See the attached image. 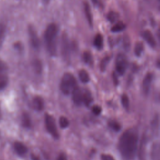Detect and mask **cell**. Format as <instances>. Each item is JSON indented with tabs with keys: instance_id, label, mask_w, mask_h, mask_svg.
<instances>
[{
	"instance_id": "11",
	"label": "cell",
	"mask_w": 160,
	"mask_h": 160,
	"mask_svg": "<svg viewBox=\"0 0 160 160\" xmlns=\"http://www.w3.org/2000/svg\"><path fill=\"white\" fill-rule=\"evenodd\" d=\"M151 159L160 160V145L159 141L154 142L151 148Z\"/></svg>"
},
{
	"instance_id": "7",
	"label": "cell",
	"mask_w": 160,
	"mask_h": 160,
	"mask_svg": "<svg viewBox=\"0 0 160 160\" xmlns=\"http://www.w3.org/2000/svg\"><path fill=\"white\" fill-rule=\"evenodd\" d=\"M28 34L32 46L35 49H38L39 47V40L34 28L31 26L28 28Z\"/></svg>"
},
{
	"instance_id": "23",
	"label": "cell",
	"mask_w": 160,
	"mask_h": 160,
	"mask_svg": "<svg viewBox=\"0 0 160 160\" xmlns=\"http://www.w3.org/2000/svg\"><path fill=\"white\" fill-rule=\"evenodd\" d=\"M144 49V46L143 44L141 42H138L136 44L135 47H134V53L136 56H140L143 51Z\"/></svg>"
},
{
	"instance_id": "30",
	"label": "cell",
	"mask_w": 160,
	"mask_h": 160,
	"mask_svg": "<svg viewBox=\"0 0 160 160\" xmlns=\"http://www.w3.org/2000/svg\"><path fill=\"white\" fill-rule=\"evenodd\" d=\"M33 68L37 73H41L42 71V65L41 61L39 60H35L33 62Z\"/></svg>"
},
{
	"instance_id": "25",
	"label": "cell",
	"mask_w": 160,
	"mask_h": 160,
	"mask_svg": "<svg viewBox=\"0 0 160 160\" xmlns=\"http://www.w3.org/2000/svg\"><path fill=\"white\" fill-rule=\"evenodd\" d=\"M121 102L124 108L126 110H128L129 108V99L127 94H123L121 96Z\"/></svg>"
},
{
	"instance_id": "17",
	"label": "cell",
	"mask_w": 160,
	"mask_h": 160,
	"mask_svg": "<svg viewBox=\"0 0 160 160\" xmlns=\"http://www.w3.org/2000/svg\"><path fill=\"white\" fill-rule=\"evenodd\" d=\"M93 44L96 48L101 50L103 47V37L101 34H98L94 39Z\"/></svg>"
},
{
	"instance_id": "20",
	"label": "cell",
	"mask_w": 160,
	"mask_h": 160,
	"mask_svg": "<svg viewBox=\"0 0 160 160\" xmlns=\"http://www.w3.org/2000/svg\"><path fill=\"white\" fill-rule=\"evenodd\" d=\"M22 125L26 128H30L31 126V121L30 116L27 113H24L21 118Z\"/></svg>"
},
{
	"instance_id": "31",
	"label": "cell",
	"mask_w": 160,
	"mask_h": 160,
	"mask_svg": "<svg viewBox=\"0 0 160 160\" xmlns=\"http://www.w3.org/2000/svg\"><path fill=\"white\" fill-rule=\"evenodd\" d=\"M92 112L95 114V115H99L101 114V108L99 106H98V105H95L93 106L92 108Z\"/></svg>"
},
{
	"instance_id": "13",
	"label": "cell",
	"mask_w": 160,
	"mask_h": 160,
	"mask_svg": "<svg viewBox=\"0 0 160 160\" xmlns=\"http://www.w3.org/2000/svg\"><path fill=\"white\" fill-rule=\"evenodd\" d=\"M14 148L15 151L19 156H24L26 154L28 151V149L26 146L21 142H15L14 144Z\"/></svg>"
},
{
	"instance_id": "10",
	"label": "cell",
	"mask_w": 160,
	"mask_h": 160,
	"mask_svg": "<svg viewBox=\"0 0 160 160\" xmlns=\"http://www.w3.org/2000/svg\"><path fill=\"white\" fill-rule=\"evenodd\" d=\"M142 36L151 48H155L156 46V40L151 31H149V30L144 31L142 33Z\"/></svg>"
},
{
	"instance_id": "29",
	"label": "cell",
	"mask_w": 160,
	"mask_h": 160,
	"mask_svg": "<svg viewBox=\"0 0 160 160\" xmlns=\"http://www.w3.org/2000/svg\"><path fill=\"white\" fill-rule=\"evenodd\" d=\"M109 60H110V58L109 56H106L102 59V61H101V63H100V69L101 71H105Z\"/></svg>"
},
{
	"instance_id": "36",
	"label": "cell",
	"mask_w": 160,
	"mask_h": 160,
	"mask_svg": "<svg viewBox=\"0 0 160 160\" xmlns=\"http://www.w3.org/2000/svg\"><path fill=\"white\" fill-rule=\"evenodd\" d=\"M94 4H98L99 3V0H92Z\"/></svg>"
},
{
	"instance_id": "32",
	"label": "cell",
	"mask_w": 160,
	"mask_h": 160,
	"mask_svg": "<svg viewBox=\"0 0 160 160\" xmlns=\"http://www.w3.org/2000/svg\"><path fill=\"white\" fill-rule=\"evenodd\" d=\"M101 160H114V159L112 156L109 154H102L101 156Z\"/></svg>"
},
{
	"instance_id": "21",
	"label": "cell",
	"mask_w": 160,
	"mask_h": 160,
	"mask_svg": "<svg viewBox=\"0 0 160 160\" xmlns=\"http://www.w3.org/2000/svg\"><path fill=\"white\" fill-rule=\"evenodd\" d=\"M79 78L81 82L87 83L89 81V76L88 72L84 69H81L79 71Z\"/></svg>"
},
{
	"instance_id": "1",
	"label": "cell",
	"mask_w": 160,
	"mask_h": 160,
	"mask_svg": "<svg viewBox=\"0 0 160 160\" xmlns=\"http://www.w3.org/2000/svg\"><path fill=\"white\" fill-rule=\"evenodd\" d=\"M138 131L135 128L126 130L118 142V149L124 160H132L135 157L138 142Z\"/></svg>"
},
{
	"instance_id": "34",
	"label": "cell",
	"mask_w": 160,
	"mask_h": 160,
	"mask_svg": "<svg viewBox=\"0 0 160 160\" xmlns=\"http://www.w3.org/2000/svg\"><path fill=\"white\" fill-rule=\"evenodd\" d=\"M113 79H114V82L115 85H118V78L116 76V74L115 73L113 74Z\"/></svg>"
},
{
	"instance_id": "6",
	"label": "cell",
	"mask_w": 160,
	"mask_h": 160,
	"mask_svg": "<svg viewBox=\"0 0 160 160\" xmlns=\"http://www.w3.org/2000/svg\"><path fill=\"white\" fill-rule=\"evenodd\" d=\"M128 65L126 58L123 54H119L116 61V69L119 75H123Z\"/></svg>"
},
{
	"instance_id": "9",
	"label": "cell",
	"mask_w": 160,
	"mask_h": 160,
	"mask_svg": "<svg viewBox=\"0 0 160 160\" xmlns=\"http://www.w3.org/2000/svg\"><path fill=\"white\" fill-rule=\"evenodd\" d=\"M72 100L78 106L81 105L82 103V90L78 87H76L72 92Z\"/></svg>"
},
{
	"instance_id": "18",
	"label": "cell",
	"mask_w": 160,
	"mask_h": 160,
	"mask_svg": "<svg viewBox=\"0 0 160 160\" xmlns=\"http://www.w3.org/2000/svg\"><path fill=\"white\" fill-rule=\"evenodd\" d=\"M69 43L68 41V38L66 36H64V38L62 39V51L64 56L65 57L68 56V54L69 53Z\"/></svg>"
},
{
	"instance_id": "15",
	"label": "cell",
	"mask_w": 160,
	"mask_h": 160,
	"mask_svg": "<svg viewBox=\"0 0 160 160\" xmlns=\"http://www.w3.org/2000/svg\"><path fill=\"white\" fill-rule=\"evenodd\" d=\"M32 106L37 111H41L44 108V101L40 96H36L32 100Z\"/></svg>"
},
{
	"instance_id": "35",
	"label": "cell",
	"mask_w": 160,
	"mask_h": 160,
	"mask_svg": "<svg viewBox=\"0 0 160 160\" xmlns=\"http://www.w3.org/2000/svg\"><path fill=\"white\" fill-rule=\"evenodd\" d=\"M31 159L32 160H39L35 155L34 154H31Z\"/></svg>"
},
{
	"instance_id": "22",
	"label": "cell",
	"mask_w": 160,
	"mask_h": 160,
	"mask_svg": "<svg viewBox=\"0 0 160 160\" xmlns=\"http://www.w3.org/2000/svg\"><path fill=\"white\" fill-rule=\"evenodd\" d=\"M6 32V27L4 24L0 22V47L2 46L5 38Z\"/></svg>"
},
{
	"instance_id": "26",
	"label": "cell",
	"mask_w": 160,
	"mask_h": 160,
	"mask_svg": "<svg viewBox=\"0 0 160 160\" xmlns=\"http://www.w3.org/2000/svg\"><path fill=\"white\" fill-rule=\"evenodd\" d=\"M83 60L86 64H92V62H93L92 57L89 52L86 51L83 53Z\"/></svg>"
},
{
	"instance_id": "19",
	"label": "cell",
	"mask_w": 160,
	"mask_h": 160,
	"mask_svg": "<svg viewBox=\"0 0 160 160\" xmlns=\"http://www.w3.org/2000/svg\"><path fill=\"white\" fill-rule=\"evenodd\" d=\"M126 28L125 24L122 21H118L111 28V31L113 32H118L123 31Z\"/></svg>"
},
{
	"instance_id": "4",
	"label": "cell",
	"mask_w": 160,
	"mask_h": 160,
	"mask_svg": "<svg viewBox=\"0 0 160 160\" xmlns=\"http://www.w3.org/2000/svg\"><path fill=\"white\" fill-rule=\"evenodd\" d=\"M44 121L46 129L49 132V133L51 134V135L54 138L58 139L59 136L58 134V131L56 125V122L54 118L49 114H46Z\"/></svg>"
},
{
	"instance_id": "37",
	"label": "cell",
	"mask_w": 160,
	"mask_h": 160,
	"mask_svg": "<svg viewBox=\"0 0 160 160\" xmlns=\"http://www.w3.org/2000/svg\"><path fill=\"white\" fill-rule=\"evenodd\" d=\"M43 1H44L45 2H46V3H48L49 1V0H42Z\"/></svg>"
},
{
	"instance_id": "8",
	"label": "cell",
	"mask_w": 160,
	"mask_h": 160,
	"mask_svg": "<svg viewBox=\"0 0 160 160\" xmlns=\"http://www.w3.org/2000/svg\"><path fill=\"white\" fill-rule=\"evenodd\" d=\"M153 74L151 72H148L144 76L142 81V91L145 95L148 94L150 91V87L151 85Z\"/></svg>"
},
{
	"instance_id": "12",
	"label": "cell",
	"mask_w": 160,
	"mask_h": 160,
	"mask_svg": "<svg viewBox=\"0 0 160 160\" xmlns=\"http://www.w3.org/2000/svg\"><path fill=\"white\" fill-rule=\"evenodd\" d=\"M146 137H143L141 144L139 146L138 156L139 160H146Z\"/></svg>"
},
{
	"instance_id": "3",
	"label": "cell",
	"mask_w": 160,
	"mask_h": 160,
	"mask_svg": "<svg viewBox=\"0 0 160 160\" xmlns=\"http://www.w3.org/2000/svg\"><path fill=\"white\" fill-rule=\"evenodd\" d=\"M76 87V81L74 76L69 72L64 73L62 77L60 89L64 94H69Z\"/></svg>"
},
{
	"instance_id": "24",
	"label": "cell",
	"mask_w": 160,
	"mask_h": 160,
	"mask_svg": "<svg viewBox=\"0 0 160 160\" xmlns=\"http://www.w3.org/2000/svg\"><path fill=\"white\" fill-rule=\"evenodd\" d=\"M108 19L112 23L115 22L119 18V14L114 12V11H111L109 12L107 15Z\"/></svg>"
},
{
	"instance_id": "27",
	"label": "cell",
	"mask_w": 160,
	"mask_h": 160,
	"mask_svg": "<svg viewBox=\"0 0 160 160\" xmlns=\"http://www.w3.org/2000/svg\"><path fill=\"white\" fill-rule=\"evenodd\" d=\"M108 125L111 129H112L115 131H119L121 129L120 124L115 121H112V120L109 121L108 122Z\"/></svg>"
},
{
	"instance_id": "28",
	"label": "cell",
	"mask_w": 160,
	"mask_h": 160,
	"mask_svg": "<svg viewBox=\"0 0 160 160\" xmlns=\"http://www.w3.org/2000/svg\"><path fill=\"white\" fill-rule=\"evenodd\" d=\"M59 122L61 128H66L69 124V122L68 119L64 116H61L59 118Z\"/></svg>"
},
{
	"instance_id": "16",
	"label": "cell",
	"mask_w": 160,
	"mask_h": 160,
	"mask_svg": "<svg viewBox=\"0 0 160 160\" xmlns=\"http://www.w3.org/2000/svg\"><path fill=\"white\" fill-rule=\"evenodd\" d=\"M84 13H85L86 19L89 22V24L91 26H92V17L91 9H90V7H89L88 3H87V2L84 3Z\"/></svg>"
},
{
	"instance_id": "33",
	"label": "cell",
	"mask_w": 160,
	"mask_h": 160,
	"mask_svg": "<svg viewBox=\"0 0 160 160\" xmlns=\"http://www.w3.org/2000/svg\"><path fill=\"white\" fill-rule=\"evenodd\" d=\"M58 160H67V158L64 154L62 153L59 156Z\"/></svg>"
},
{
	"instance_id": "14",
	"label": "cell",
	"mask_w": 160,
	"mask_h": 160,
	"mask_svg": "<svg viewBox=\"0 0 160 160\" xmlns=\"http://www.w3.org/2000/svg\"><path fill=\"white\" fill-rule=\"evenodd\" d=\"M92 102V97L91 92L88 89L82 90V102L86 106H89Z\"/></svg>"
},
{
	"instance_id": "2",
	"label": "cell",
	"mask_w": 160,
	"mask_h": 160,
	"mask_svg": "<svg viewBox=\"0 0 160 160\" xmlns=\"http://www.w3.org/2000/svg\"><path fill=\"white\" fill-rule=\"evenodd\" d=\"M58 27L54 23L49 24L44 31V41L48 52L51 56L56 54V38Z\"/></svg>"
},
{
	"instance_id": "5",
	"label": "cell",
	"mask_w": 160,
	"mask_h": 160,
	"mask_svg": "<svg viewBox=\"0 0 160 160\" xmlns=\"http://www.w3.org/2000/svg\"><path fill=\"white\" fill-rule=\"evenodd\" d=\"M8 82V67L6 63L0 59V90L5 88Z\"/></svg>"
}]
</instances>
